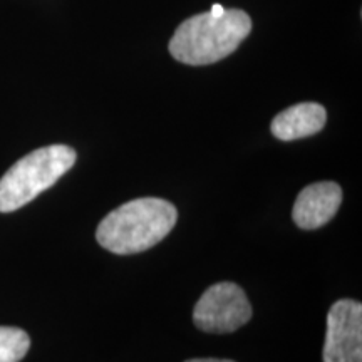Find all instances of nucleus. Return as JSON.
<instances>
[{"label":"nucleus","instance_id":"0eeeda50","mask_svg":"<svg viewBox=\"0 0 362 362\" xmlns=\"http://www.w3.org/2000/svg\"><path fill=\"white\" fill-rule=\"evenodd\" d=\"M327 121L324 106L317 103H300L287 107L272 121V133L280 141H296L319 133Z\"/></svg>","mask_w":362,"mask_h":362},{"label":"nucleus","instance_id":"f03ea898","mask_svg":"<svg viewBox=\"0 0 362 362\" xmlns=\"http://www.w3.org/2000/svg\"><path fill=\"white\" fill-rule=\"evenodd\" d=\"M250 33L252 19L238 8H225L218 17L198 13L180 24L170 40V52L183 64H215L228 57Z\"/></svg>","mask_w":362,"mask_h":362},{"label":"nucleus","instance_id":"39448f33","mask_svg":"<svg viewBox=\"0 0 362 362\" xmlns=\"http://www.w3.org/2000/svg\"><path fill=\"white\" fill-rule=\"evenodd\" d=\"M324 362H362V304L341 298L327 314Z\"/></svg>","mask_w":362,"mask_h":362},{"label":"nucleus","instance_id":"423d86ee","mask_svg":"<svg viewBox=\"0 0 362 362\" xmlns=\"http://www.w3.org/2000/svg\"><path fill=\"white\" fill-rule=\"evenodd\" d=\"M342 203V189L336 181H319L305 187L293 203L292 218L302 230H315L336 216Z\"/></svg>","mask_w":362,"mask_h":362},{"label":"nucleus","instance_id":"20e7f679","mask_svg":"<svg viewBox=\"0 0 362 362\" xmlns=\"http://www.w3.org/2000/svg\"><path fill=\"white\" fill-rule=\"evenodd\" d=\"M252 319V305L242 287L220 282L206 288L193 309V322L208 334H230Z\"/></svg>","mask_w":362,"mask_h":362},{"label":"nucleus","instance_id":"f257e3e1","mask_svg":"<svg viewBox=\"0 0 362 362\" xmlns=\"http://www.w3.org/2000/svg\"><path fill=\"white\" fill-rule=\"evenodd\" d=\"M178 211L163 198H138L112 210L98 226L96 240L116 255H134L158 245L175 228Z\"/></svg>","mask_w":362,"mask_h":362},{"label":"nucleus","instance_id":"7ed1b4c3","mask_svg":"<svg viewBox=\"0 0 362 362\" xmlns=\"http://www.w3.org/2000/svg\"><path fill=\"white\" fill-rule=\"evenodd\" d=\"M76 151L66 144H51L21 158L0 178V211L11 214L56 185L76 163Z\"/></svg>","mask_w":362,"mask_h":362},{"label":"nucleus","instance_id":"1a4fd4ad","mask_svg":"<svg viewBox=\"0 0 362 362\" xmlns=\"http://www.w3.org/2000/svg\"><path fill=\"white\" fill-rule=\"evenodd\" d=\"M187 362H235L230 359H215V357H203V359H189Z\"/></svg>","mask_w":362,"mask_h":362},{"label":"nucleus","instance_id":"6e6552de","mask_svg":"<svg viewBox=\"0 0 362 362\" xmlns=\"http://www.w3.org/2000/svg\"><path fill=\"white\" fill-rule=\"evenodd\" d=\"M30 347V337L17 327H0V362H21Z\"/></svg>","mask_w":362,"mask_h":362}]
</instances>
